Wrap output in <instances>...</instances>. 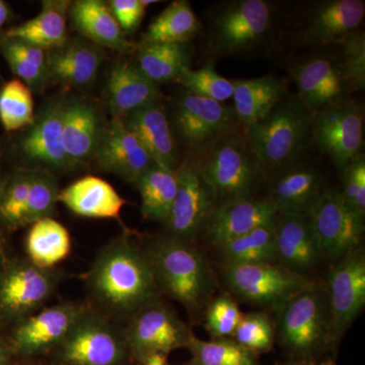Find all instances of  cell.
<instances>
[{"label":"cell","mask_w":365,"mask_h":365,"mask_svg":"<svg viewBox=\"0 0 365 365\" xmlns=\"http://www.w3.org/2000/svg\"><path fill=\"white\" fill-rule=\"evenodd\" d=\"M59 365H121L128 348L108 317L83 312L56 348Z\"/></svg>","instance_id":"6"},{"label":"cell","mask_w":365,"mask_h":365,"mask_svg":"<svg viewBox=\"0 0 365 365\" xmlns=\"http://www.w3.org/2000/svg\"><path fill=\"white\" fill-rule=\"evenodd\" d=\"M85 312L76 304H60L24 319L16 328L14 345L25 356H35L56 348Z\"/></svg>","instance_id":"19"},{"label":"cell","mask_w":365,"mask_h":365,"mask_svg":"<svg viewBox=\"0 0 365 365\" xmlns=\"http://www.w3.org/2000/svg\"><path fill=\"white\" fill-rule=\"evenodd\" d=\"M191 365H193V364H191Z\"/></svg>","instance_id":"53"},{"label":"cell","mask_w":365,"mask_h":365,"mask_svg":"<svg viewBox=\"0 0 365 365\" xmlns=\"http://www.w3.org/2000/svg\"><path fill=\"white\" fill-rule=\"evenodd\" d=\"M198 165L215 196L216 206L251 198L265 173L244 136L228 134L204 151Z\"/></svg>","instance_id":"4"},{"label":"cell","mask_w":365,"mask_h":365,"mask_svg":"<svg viewBox=\"0 0 365 365\" xmlns=\"http://www.w3.org/2000/svg\"><path fill=\"white\" fill-rule=\"evenodd\" d=\"M362 0H328L319 2L307 16L304 39L307 44H337L359 31L364 23Z\"/></svg>","instance_id":"23"},{"label":"cell","mask_w":365,"mask_h":365,"mask_svg":"<svg viewBox=\"0 0 365 365\" xmlns=\"http://www.w3.org/2000/svg\"><path fill=\"white\" fill-rule=\"evenodd\" d=\"M95 160L105 172L133 185L155 163L123 120L116 117L106 123Z\"/></svg>","instance_id":"17"},{"label":"cell","mask_w":365,"mask_h":365,"mask_svg":"<svg viewBox=\"0 0 365 365\" xmlns=\"http://www.w3.org/2000/svg\"><path fill=\"white\" fill-rule=\"evenodd\" d=\"M47 59L50 81L86 88L97 79L104 50L88 40L76 39L48 52Z\"/></svg>","instance_id":"25"},{"label":"cell","mask_w":365,"mask_h":365,"mask_svg":"<svg viewBox=\"0 0 365 365\" xmlns=\"http://www.w3.org/2000/svg\"><path fill=\"white\" fill-rule=\"evenodd\" d=\"M107 120L93 103L83 98L63 101L62 143L74 170L95 160Z\"/></svg>","instance_id":"18"},{"label":"cell","mask_w":365,"mask_h":365,"mask_svg":"<svg viewBox=\"0 0 365 365\" xmlns=\"http://www.w3.org/2000/svg\"><path fill=\"white\" fill-rule=\"evenodd\" d=\"M128 351L141 360L153 353L170 352L187 347L194 337L174 309L160 300L137 311L124 331Z\"/></svg>","instance_id":"11"},{"label":"cell","mask_w":365,"mask_h":365,"mask_svg":"<svg viewBox=\"0 0 365 365\" xmlns=\"http://www.w3.org/2000/svg\"><path fill=\"white\" fill-rule=\"evenodd\" d=\"M275 246L279 265L304 277L323 259L307 215H279Z\"/></svg>","instance_id":"22"},{"label":"cell","mask_w":365,"mask_h":365,"mask_svg":"<svg viewBox=\"0 0 365 365\" xmlns=\"http://www.w3.org/2000/svg\"><path fill=\"white\" fill-rule=\"evenodd\" d=\"M62 100L46 103L21 140L24 157L51 173L74 170L62 143Z\"/></svg>","instance_id":"16"},{"label":"cell","mask_w":365,"mask_h":365,"mask_svg":"<svg viewBox=\"0 0 365 365\" xmlns=\"http://www.w3.org/2000/svg\"><path fill=\"white\" fill-rule=\"evenodd\" d=\"M71 4L67 0H44L35 18L9 29L4 37L25 41L47 52L58 49L68 42L67 16Z\"/></svg>","instance_id":"31"},{"label":"cell","mask_w":365,"mask_h":365,"mask_svg":"<svg viewBox=\"0 0 365 365\" xmlns=\"http://www.w3.org/2000/svg\"><path fill=\"white\" fill-rule=\"evenodd\" d=\"M330 342H337L365 306V255L357 248L334 266L328 277Z\"/></svg>","instance_id":"14"},{"label":"cell","mask_w":365,"mask_h":365,"mask_svg":"<svg viewBox=\"0 0 365 365\" xmlns=\"http://www.w3.org/2000/svg\"><path fill=\"white\" fill-rule=\"evenodd\" d=\"M32 169L19 170L0 190V220L7 227L26 225V202L30 191Z\"/></svg>","instance_id":"42"},{"label":"cell","mask_w":365,"mask_h":365,"mask_svg":"<svg viewBox=\"0 0 365 365\" xmlns=\"http://www.w3.org/2000/svg\"><path fill=\"white\" fill-rule=\"evenodd\" d=\"M9 16V9L4 1L0 0V28L6 23Z\"/></svg>","instance_id":"49"},{"label":"cell","mask_w":365,"mask_h":365,"mask_svg":"<svg viewBox=\"0 0 365 365\" xmlns=\"http://www.w3.org/2000/svg\"><path fill=\"white\" fill-rule=\"evenodd\" d=\"M59 281L54 269L39 268L30 261L16 264L0 282V309L9 316L28 318L50 299Z\"/></svg>","instance_id":"15"},{"label":"cell","mask_w":365,"mask_h":365,"mask_svg":"<svg viewBox=\"0 0 365 365\" xmlns=\"http://www.w3.org/2000/svg\"><path fill=\"white\" fill-rule=\"evenodd\" d=\"M276 222L256 228L248 234L218 247L223 264L277 262L275 246Z\"/></svg>","instance_id":"37"},{"label":"cell","mask_w":365,"mask_h":365,"mask_svg":"<svg viewBox=\"0 0 365 365\" xmlns=\"http://www.w3.org/2000/svg\"><path fill=\"white\" fill-rule=\"evenodd\" d=\"M7 364V354L6 352L0 347V365Z\"/></svg>","instance_id":"50"},{"label":"cell","mask_w":365,"mask_h":365,"mask_svg":"<svg viewBox=\"0 0 365 365\" xmlns=\"http://www.w3.org/2000/svg\"><path fill=\"white\" fill-rule=\"evenodd\" d=\"M85 280L93 299L115 317L130 318L162 295L145 253L125 237L100 250Z\"/></svg>","instance_id":"1"},{"label":"cell","mask_w":365,"mask_h":365,"mask_svg":"<svg viewBox=\"0 0 365 365\" xmlns=\"http://www.w3.org/2000/svg\"><path fill=\"white\" fill-rule=\"evenodd\" d=\"M323 178L313 168H290L273 184L269 198L279 215H307L325 191Z\"/></svg>","instance_id":"29"},{"label":"cell","mask_w":365,"mask_h":365,"mask_svg":"<svg viewBox=\"0 0 365 365\" xmlns=\"http://www.w3.org/2000/svg\"><path fill=\"white\" fill-rule=\"evenodd\" d=\"M122 120L150 153L153 162L177 170V139L160 101L140 108Z\"/></svg>","instance_id":"24"},{"label":"cell","mask_w":365,"mask_h":365,"mask_svg":"<svg viewBox=\"0 0 365 365\" xmlns=\"http://www.w3.org/2000/svg\"><path fill=\"white\" fill-rule=\"evenodd\" d=\"M143 252L160 294L177 300L192 314L211 302L215 275L203 255L190 242L167 235L151 241Z\"/></svg>","instance_id":"2"},{"label":"cell","mask_w":365,"mask_h":365,"mask_svg":"<svg viewBox=\"0 0 365 365\" xmlns=\"http://www.w3.org/2000/svg\"><path fill=\"white\" fill-rule=\"evenodd\" d=\"M314 112L295 100L281 101L267 116L247 127L244 138L264 173L287 168L312 135Z\"/></svg>","instance_id":"3"},{"label":"cell","mask_w":365,"mask_h":365,"mask_svg":"<svg viewBox=\"0 0 365 365\" xmlns=\"http://www.w3.org/2000/svg\"><path fill=\"white\" fill-rule=\"evenodd\" d=\"M323 259L339 261L359 248L364 218L338 189H326L307 213Z\"/></svg>","instance_id":"9"},{"label":"cell","mask_w":365,"mask_h":365,"mask_svg":"<svg viewBox=\"0 0 365 365\" xmlns=\"http://www.w3.org/2000/svg\"><path fill=\"white\" fill-rule=\"evenodd\" d=\"M201 24L186 0L172 2L148 26L143 43L187 44L200 30Z\"/></svg>","instance_id":"36"},{"label":"cell","mask_w":365,"mask_h":365,"mask_svg":"<svg viewBox=\"0 0 365 365\" xmlns=\"http://www.w3.org/2000/svg\"><path fill=\"white\" fill-rule=\"evenodd\" d=\"M0 190H1V189H0Z\"/></svg>","instance_id":"54"},{"label":"cell","mask_w":365,"mask_h":365,"mask_svg":"<svg viewBox=\"0 0 365 365\" xmlns=\"http://www.w3.org/2000/svg\"><path fill=\"white\" fill-rule=\"evenodd\" d=\"M279 212L270 198H246L216 206L205 232L215 247L277 220Z\"/></svg>","instance_id":"20"},{"label":"cell","mask_w":365,"mask_h":365,"mask_svg":"<svg viewBox=\"0 0 365 365\" xmlns=\"http://www.w3.org/2000/svg\"><path fill=\"white\" fill-rule=\"evenodd\" d=\"M312 136L319 150L331 158L336 169L343 172L361 155L364 137V111L345 98L314 112Z\"/></svg>","instance_id":"10"},{"label":"cell","mask_w":365,"mask_h":365,"mask_svg":"<svg viewBox=\"0 0 365 365\" xmlns=\"http://www.w3.org/2000/svg\"><path fill=\"white\" fill-rule=\"evenodd\" d=\"M58 182L53 173L33 168L32 180L26 202V225L52 217L59 202Z\"/></svg>","instance_id":"40"},{"label":"cell","mask_w":365,"mask_h":365,"mask_svg":"<svg viewBox=\"0 0 365 365\" xmlns=\"http://www.w3.org/2000/svg\"><path fill=\"white\" fill-rule=\"evenodd\" d=\"M178 188L169 217L168 235L190 242L205 232L216 207L215 196L195 163L187 162L176 170Z\"/></svg>","instance_id":"13"},{"label":"cell","mask_w":365,"mask_h":365,"mask_svg":"<svg viewBox=\"0 0 365 365\" xmlns=\"http://www.w3.org/2000/svg\"><path fill=\"white\" fill-rule=\"evenodd\" d=\"M276 309L277 332L288 349L309 354L330 342V317L325 292L314 284Z\"/></svg>","instance_id":"7"},{"label":"cell","mask_w":365,"mask_h":365,"mask_svg":"<svg viewBox=\"0 0 365 365\" xmlns=\"http://www.w3.org/2000/svg\"><path fill=\"white\" fill-rule=\"evenodd\" d=\"M59 202L74 215L96 220H116L126 200L112 185L95 176L81 178L59 192Z\"/></svg>","instance_id":"28"},{"label":"cell","mask_w":365,"mask_h":365,"mask_svg":"<svg viewBox=\"0 0 365 365\" xmlns=\"http://www.w3.org/2000/svg\"><path fill=\"white\" fill-rule=\"evenodd\" d=\"M288 365H314V364H309V362H297V364H292Z\"/></svg>","instance_id":"51"},{"label":"cell","mask_w":365,"mask_h":365,"mask_svg":"<svg viewBox=\"0 0 365 365\" xmlns=\"http://www.w3.org/2000/svg\"><path fill=\"white\" fill-rule=\"evenodd\" d=\"M341 194L346 202L365 217V158L364 153L354 158L342 172Z\"/></svg>","instance_id":"46"},{"label":"cell","mask_w":365,"mask_h":365,"mask_svg":"<svg viewBox=\"0 0 365 365\" xmlns=\"http://www.w3.org/2000/svg\"><path fill=\"white\" fill-rule=\"evenodd\" d=\"M143 365H168V354L153 353L140 360Z\"/></svg>","instance_id":"48"},{"label":"cell","mask_w":365,"mask_h":365,"mask_svg":"<svg viewBox=\"0 0 365 365\" xmlns=\"http://www.w3.org/2000/svg\"><path fill=\"white\" fill-rule=\"evenodd\" d=\"M222 275L225 284L239 299L274 309L314 284L275 263L223 264Z\"/></svg>","instance_id":"8"},{"label":"cell","mask_w":365,"mask_h":365,"mask_svg":"<svg viewBox=\"0 0 365 365\" xmlns=\"http://www.w3.org/2000/svg\"><path fill=\"white\" fill-rule=\"evenodd\" d=\"M299 98L312 112L342 100L346 86L338 62L314 57L294 69Z\"/></svg>","instance_id":"27"},{"label":"cell","mask_w":365,"mask_h":365,"mask_svg":"<svg viewBox=\"0 0 365 365\" xmlns=\"http://www.w3.org/2000/svg\"><path fill=\"white\" fill-rule=\"evenodd\" d=\"M330 365H334V364H330Z\"/></svg>","instance_id":"52"},{"label":"cell","mask_w":365,"mask_h":365,"mask_svg":"<svg viewBox=\"0 0 365 365\" xmlns=\"http://www.w3.org/2000/svg\"><path fill=\"white\" fill-rule=\"evenodd\" d=\"M0 51L14 73L36 93L50 83L47 51L25 41L2 37Z\"/></svg>","instance_id":"35"},{"label":"cell","mask_w":365,"mask_h":365,"mask_svg":"<svg viewBox=\"0 0 365 365\" xmlns=\"http://www.w3.org/2000/svg\"><path fill=\"white\" fill-rule=\"evenodd\" d=\"M160 98L158 86L144 76L135 62L122 59L110 67L105 83V104L112 117L123 119Z\"/></svg>","instance_id":"21"},{"label":"cell","mask_w":365,"mask_h":365,"mask_svg":"<svg viewBox=\"0 0 365 365\" xmlns=\"http://www.w3.org/2000/svg\"><path fill=\"white\" fill-rule=\"evenodd\" d=\"M276 9L266 0H232L216 7L209 19V45L220 55L256 49L272 34Z\"/></svg>","instance_id":"5"},{"label":"cell","mask_w":365,"mask_h":365,"mask_svg":"<svg viewBox=\"0 0 365 365\" xmlns=\"http://www.w3.org/2000/svg\"><path fill=\"white\" fill-rule=\"evenodd\" d=\"M242 314L232 297L220 295L208 304L205 314L206 329L213 339L232 337Z\"/></svg>","instance_id":"45"},{"label":"cell","mask_w":365,"mask_h":365,"mask_svg":"<svg viewBox=\"0 0 365 365\" xmlns=\"http://www.w3.org/2000/svg\"><path fill=\"white\" fill-rule=\"evenodd\" d=\"M177 81L188 93L222 104L234 96V81L220 76L211 64L196 71L186 69Z\"/></svg>","instance_id":"41"},{"label":"cell","mask_w":365,"mask_h":365,"mask_svg":"<svg viewBox=\"0 0 365 365\" xmlns=\"http://www.w3.org/2000/svg\"><path fill=\"white\" fill-rule=\"evenodd\" d=\"M141 199V213L146 220L165 223L176 196V170L153 163L136 184Z\"/></svg>","instance_id":"34"},{"label":"cell","mask_w":365,"mask_h":365,"mask_svg":"<svg viewBox=\"0 0 365 365\" xmlns=\"http://www.w3.org/2000/svg\"><path fill=\"white\" fill-rule=\"evenodd\" d=\"M187 348L193 365H260L255 353L228 338L202 341L194 336Z\"/></svg>","instance_id":"39"},{"label":"cell","mask_w":365,"mask_h":365,"mask_svg":"<svg viewBox=\"0 0 365 365\" xmlns=\"http://www.w3.org/2000/svg\"><path fill=\"white\" fill-rule=\"evenodd\" d=\"M108 4L124 34H130L138 28L148 7L143 0H112Z\"/></svg>","instance_id":"47"},{"label":"cell","mask_w":365,"mask_h":365,"mask_svg":"<svg viewBox=\"0 0 365 365\" xmlns=\"http://www.w3.org/2000/svg\"><path fill=\"white\" fill-rule=\"evenodd\" d=\"M26 251L34 265L54 269L71 254V235L62 223L52 217L43 218L31 225L26 235Z\"/></svg>","instance_id":"32"},{"label":"cell","mask_w":365,"mask_h":365,"mask_svg":"<svg viewBox=\"0 0 365 365\" xmlns=\"http://www.w3.org/2000/svg\"><path fill=\"white\" fill-rule=\"evenodd\" d=\"M274 334L275 328L267 314L250 313L242 314L232 339L256 354L268 351L272 347Z\"/></svg>","instance_id":"44"},{"label":"cell","mask_w":365,"mask_h":365,"mask_svg":"<svg viewBox=\"0 0 365 365\" xmlns=\"http://www.w3.org/2000/svg\"><path fill=\"white\" fill-rule=\"evenodd\" d=\"M33 91L19 78L11 79L0 90V123L6 131H16L35 120Z\"/></svg>","instance_id":"38"},{"label":"cell","mask_w":365,"mask_h":365,"mask_svg":"<svg viewBox=\"0 0 365 365\" xmlns=\"http://www.w3.org/2000/svg\"><path fill=\"white\" fill-rule=\"evenodd\" d=\"M175 136L189 148L206 151L237 123L230 106L185 91L178 98L170 120Z\"/></svg>","instance_id":"12"},{"label":"cell","mask_w":365,"mask_h":365,"mask_svg":"<svg viewBox=\"0 0 365 365\" xmlns=\"http://www.w3.org/2000/svg\"><path fill=\"white\" fill-rule=\"evenodd\" d=\"M340 46L341 57L338 66L347 91H361L365 86V38L359 31L345 38Z\"/></svg>","instance_id":"43"},{"label":"cell","mask_w":365,"mask_h":365,"mask_svg":"<svg viewBox=\"0 0 365 365\" xmlns=\"http://www.w3.org/2000/svg\"><path fill=\"white\" fill-rule=\"evenodd\" d=\"M232 81V109L237 123L244 125L245 128L267 116L282 101L287 91L285 83L274 76Z\"/></svg>","instance_id":"30"},{"label":"cell","mask_w":365,"mask_h":365,"mask_svg":"<svg viewBox=\"0 0 365 365\" xmlns=\"http://www.w3.org/2000/svg\"><path fill=\"white\" fill-rule=\"evenodd\" d=\"M68 16L72 28L98 47L121 54L135 51V45L125 37L109 4L105 1L78 0L71 2Z\"/></svg>","instance_id":"26"},{"label":"cell","mask_w":365,"mask_h":365,"mask_svg":"<svg viewBox=\"0 0 365 365\" xmlns=\"http://www.w3.org/2000/svg\"><path fill=\"white\" fill-rule=\"evenodd\" d=\"M190 52L186 44L143 43L136 53L137 66L155 85L178 81L190 68Z\"/></svg>","instance_id":"33"}]
</instances>
